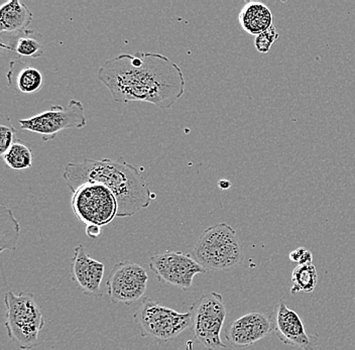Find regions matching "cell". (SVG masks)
Here are the masks:
<instances>
[{
  "instance_id": "1",
  "label": "cell",
  "mask_w": 355,
  "mask_h": 350,
  "mask_svg": "<svg viewBox=\"0 0 355 350\" xmlns=\"http://www.w3.org/2000/svg\"><path fill=\"white\" fill-rule=\"evenodd\" d=\"M97 78L121 103L148 102L168 110L185 93L186 80L178 64L157 53L121 54L107 60Z\"/></svg>"
},
{
  "instance_id": "2",
  "label": "cell",
  "mask_w": 355,
  "mask_h": 350,
  "mask_svg": "<svg viewBox=\"0 0 355 350\" xmlns=\"http://www.w3.org/2000/svg\"><path fill=\"white\" fill-rule=\"evenodd\" d=\"M64 179L72 193L82 184H103L116 197V217L119 218L133 216L146 209L155 198L141 173L122 157L100 161L85 159L81 163H69Z\"/></svg>"
},
{
  "instance_id": "3",
  "label": "cell",
  "mask_w": 355,
  "mask_h": 350,
  "mask_svg": "<svg viewBox=\"0 0 355 350\" xmlns=\"http://www.w3.org/2000/svg\"><path fill=\"white\" fill-rule=\"evenodd\" d=\"M193 258L204 269L230 271L243 260L236 231L227 223L210 226L202 232L193 250Z\"/></svg>"
},
{
  "instance_id": "4",
  "label": "cell",
  "mask_w": 355,
  "mask_h": 350,
  "mask_svg": "<svg viewBox=\"0 0 355 350\" xmlns=\"http://www.w3.org/2000/svg\"><path fill=\"white\" fill-rule=\"evenodd\" d=\"M6 307V325L8 335L21 350L39 347V335L44 326L43 312L32 293L4 295Z\"/></svg>"
},
{
  "instance_id": "5",
  "label": "cell",
  "mask_w": 355,
  "mask_h": 350,
  "mask_svg": "<svg viewBox=\"0 0 355 350\" xmlns=\"http://www.w3.org/2000/svg\"><path fill=\"white\" fill-rule=\"evenodd\" d=\"M135 324L141 338L170 341L178 338L192 325V313H180L171 308L146 298L135 311Z\"/></svg>"
},
{
  "instance_id": "6",
  "label": "cell",
  "mask_w": 355,
  "mask_h": 350,
  "mask_svg": "<svg viewBox=\"0 0 355 350\" xmlns=\"http://www.w3.org/2000/svg\"><path fill=\"white\" fill-rule=\"evenodd\" d=\"M195 340L208 350L226 349L221 331L227 316L223 297L216 292L202 295L190 308Z\"/></svg>"
},
{
  "instance_id": "7",
  "label": "cell",
  "mask_w": 355,
  "mask_h": 350,
  "mask_svg": "<svg viewBox=\"0 0 355 350\" xmlns=\"http://www.w3.org/2000/svg\"><path fill=\"white\" fill-rule=\"evenodd\" d=\"M72 209L80 222L103 227L116 217L119 203L103 184L85 183L73 192Z\"/></svg>"
},
{
  "instance_id": "8",
  "label": "cell",
  "mask_w": 355,
  "mask_h": 350,
  "mask_svg": "<svg viewBox=\"0 0 355 350\" xmlns=\"http://www.w3.org/2000/svg\"><path fill=\"white\" fill-rule=\"evenodd\" d=\"M19 123L21 130L40 134L44 141H51L62 130L85 128L87 117L84 112L83 103L72 99L69 101L67 107L53 105L46 112L31 119H21Z\"/></svg>"
},
{
  "instance_id": "9",
  "label": "cell",
  "mask_w": 355,
  "mask_h": 350,
  "mask_svg": "<svg viewBox=\"0 0 355 350\" xmlns=\"http://www.w3.org/2000/svg\"><path fill=\"white\" fill-rule=\"evenodd\" d=\"M148 265L159 282L182 290L190 289L195 277L207 272L190 254L173 250L155 254Z\"/></svg>"
},
{
  "instance_id": "10",
  "label": "cell",
  "mask_w": 355,
  "mask_h": 350,
  "mask_svg": "<svg viewBox=\"0 0 355 350\" xmlns=\"http://www.w3.org/2000/svg\"><path fill=\"white\" fill-rule=\"evenodd\" d=\"M148 276L137 263H116L108 276L107 295L114 304L132 305L143 298L148 288Z\"/></svg>"
},
{
  "instance_id": "11",
  "label": "cell",
  "mask_w": 355,
  "mask_h": 350,
  "mask_svg": "<svg viewBox=\"0 0 355 350\" xmlns=\"http://www.w3.org/2000/svg\"><path fill=\"white\" fill-rule=\"evenodd\" d=\"M272 319L275 333L284 344L302 350H318V335L308 334L301 317L283 300L275 307Z\"/></svg>"
},
{
  "instance_id": "12",
  "label": "cell",
  "mask_w": 355,
  "mask_h": 350,
  "mask_svg": "<svg viewBox=\"0 0 355 350\" xmlns=\"http://www.w3.org/2000/svg\"><path fill=\"white\" fill-rule=\"evenodd\" d=\"M274 331L272 315L250 312L233 321L225 332L226 340L234 347H248Z\"/></svg>"
},
{
  "instance_id": "13",
  "label": "cell",
  "mask_w": 355,
  "mask_h": 350,
  "mask_svg": "<svg viewBox=\"0 0 355 350\" xmlns=\"http://www.w3.org/2000/svg\"><path fill=\"white\" fill-rule=\"evenodd\" d=\"M105 265L90 258L83 245H78L74 250L71 274L72 281L87 296H101V283L103 281Z\"/></svg>"
},
{
  "instance_id": "14",
  "label": "cell",
  "mask_w": 355,
  "mask_h": 350,
  "mask_svg": "<svg viewBox=\"0 0 355 350\" xmlns=\"http://www.w3.org/2000/svg\"><path fill=\"white\" fill-rule=\"evenodd\" d=\"M239 21L244 32L248 35H259L272 26L274 17L266 4L248 1L241 8Z\"/></svg>"
},
{
  "instance_id": "15",
  "label": "cell",
  "mask_w": 355,
  "mask_h": 350,
  "mask_svg": "<svg viewBox=\"0 0 355 350\" xmlns=\"http://www.w3.org/2000/svg\"><path fill=\"white\" fill-rule=\"evenodd\" d=\"M1 46L11 51L19 57H28L37 59L44 53L43 35L32 30H19L10 33L8 41H2Z\"/></svg>"
},
{
  "instance_id": "16",
  "label": "cell",
  "mask_w": 355,
  "mask_h": 350,
  "mask_svg": "<svg viewBox=\"0 0 355 350\" xmlns=\"http://www.w3.org/2000/svg\"><path fill=\"white\" fill-rule=\"evenodd\" d=\"M33 17L30 8L21 0L4 2L0 8V32L4 35L26 30Z\"/></svg>"
},
{
  "instance_id": "17",
  "label": "cell",
  "mask_w": 355,
  "mask_h": 350,
  "mask_svg": "<svg viewBox=\"0 0 355 350\" xmlns=\"http://www.w3.org/2000/svg\"><path fill=\"white\" fill-rule=\"evenodd\" d=\"M8 79L10 86L15 82L17 90L24 94L39 92L44 85V76L41 71L31 67L21 60L11 62Z\"/></svg>"
},
{
  "instance_id": "18",
  "label": "cell",
  "mask_w": 355,
  "mask_h": 350,
  "mask_svg": "<svg viewBox=\"0 0 355 350\" xmlns=\"http://www.w3.org/2000/svg\"><path fill=\"white\" fill-rule=\"evenodd\" d=\"M0 252L17 250L19 238V225L12 211L6 205H1L0 214Z\"/></svg>"
},
{
  "instance_id": "19",
  "label": "cell",
  "mask_w": 355,
  "mask_h": 350,
  "mask_svg": "<svg viewBox=\"0 0 355 350\" xmlns=\"http://www.w3.org/2000/svg\"><path fill=\"white\" fill-rule=\"evenodd\" d=\"M318 283V274L313 263L297 265L292 272L291 294L312 293Z\"/></svg>"
},
{
  "instance_id": "20",
  "label": "cell",
  "mask_w": 355,
  "mask_h": 350,
  "mask_svg": "<svg viewBox=\"0 0 355 350\" xmlns=\"http://www.w3.org/2000/svg\"><path fill=\"white\" fill-rule=\"evenodd\" d=\"M4 163L10 169L24 170L33 167V155L32 150L22 143L21 139H17L11 146L10 150L2 155Z\"/></svg>"
},
{
  "instance_id": "21",
  "label": "cell",
  "mask_w": 355,
  "mask_h": 350,
  "mask_svg": "<svg viewBox=\"0 0 355 350\" xmlns=\"http://www.w3.org/2000/svg\"><path fill=\"white\" fill-rule=\"evenodd\" d=\"M17 130L11 123L10 116L2 112L0 116V155H4L15 143Z\"/></svg>"
},
{
  "instance_id": "22",
  "label": "cell",
  "mask_w": 355,
  "mask_h": 350,
  "mask_svg": "<svg viewBox=\"0 0 355 350\" xmlns=\"http://www.w3.org/2000/svg\"><path fill=\"white\" fill-rule=\"evenodd\" d=\"M279 35L274 26H270L266 32L255 37L254 46L261 54H268L272 45L279 40Z\"/></svg>"
},
{
  "instance_id": "23",
  "label": "cell",
  "mask_w": 355,
  "mask_h": 350,
  "mask_svg": "<svg viewBox=\"0 0 355 350\" xmlns=\"http://www.w3.org/2000/svg\"><path fill=\"white\" fill-rule=\"evenodd\" d=\"M290 260L298 263V265L313 263V254L305 247H298L290 254Z\"/></svg>"
},
{
  "instance_id": "24",
  "label": "cell",
  "mask_w": 355,
  "mask_h": 350,
  "mask_svg": "<svg viewBox=\"0 0 355 350\" xmlns=\"http://www.w3.org/2000/svg\"><path fill=\"white\" fill-rule=\"evenodd\" d=\"M85 231L88 238L96 239L99 238L100 234H101V227L97 225H88L86 226Z\"/></svg>"
},
{
  "instance_id": "25",
  "label": "cell",
  "mask_w": 355,
  "mask_h": 350,
  "mask_svg": "<svg viewBox=\"0 0 355 350\" xmlns=\"http://www.w3.org/2000/svg\"><path fill=\"white\" fill-rule=\"evenodd\" d=\"M218 186L222 190H227L232 187V182L228 180H220L218 182Z\"/></svg>"
},
{
  "instance_id": "26",
  "label": "cell",
  "mask_w": 355,
  "mask_h": 350,
  "mask_svg": "<svg viewBox=\"0 0 355 350\" xmlns=\"http://www.w3.org/2000/svg\"><path fill=\"white\" fill-rule=\"evenodd\" d=\"M354 302H355V297H354Z\"/></svg>"
}]
</instances>
